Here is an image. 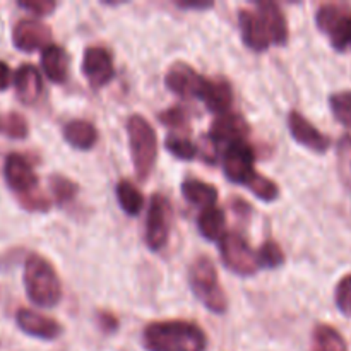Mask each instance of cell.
I'll list each match as a JSON object with an SVG mask.
<instances>
[{"mask_svg":"<svg viewBox=\"0 0 351 351\" xmlns=\"http://www.w3.org/2000/svg\"><path fill=\"white\" fill-rule=\"evenodd\" d=\"M19 7H23L24 10H29L34 16L45 17L50 16L57 9V3L50 2V0H33V2H19Z\"/></svg>","mask_w":351,"mask_h":351,"instance_id":"cell-34","label":"cell"},{"mask_svg":"<svg viewBox=\"0 0 351 351\" xmlns=\"http://www.w3.org/2000/svg\"><path fill=\"white\" fill-rule=\"evenodd\" d=\"M2 132H5L12 139H24L29 129H27L26 119L21 113L12 112L2 120Z\"/></svg>","mask_w":351,"mask_h":351,"instance_id":"cell-31","label":"cell"},{"mask_svg":"<svg viewBox=\"0 0 351 351\" xmlns=\"http://www.w3.org/2000/svg\"><path fill=\"white\" fill-rule=\"evenodd\" d=\"M0 130H2V120H0Z\"/></svg>","mask_w":351,"mask_h":351,"instance_id":"cell-38","label":"cell"},{"mask_svg":"<svg viewBox=\"0 0 351 351\" xmlns=\"http://www.w3.org/2000/svg\"><path fill=\"white\" fill-rule=\"evenodd\" d=\"M165 84L173 95L180 96V98H201L206 77H202L189 64L177 62L168 69L167 75H165Z\"/></svg>","mask_w":351,"mask_h":351,"instance_id":"cell-10","label":"cell"},{"mask_svg":"<svg viewBox=\"0 0 351 351\" xmlns=\"http://www.w3.org/2000/svg\"><path fill=\"white\" fill-rule=\"evenodd\" d=\"M10 77H12V74H10L9 65H7L5 62L0 60V91H5V89L9 88Z\"/></svg>","mask_w":351,"mask_h":351,"instance_id":"cell-35","label":"cell"},{"mask_svg":"<svg viewBox=\"0 0 351 351\" xmlns=\"http://www.w3.org/2000/svg\"><path fill=\"white\" fill-rule=\"evenodd\" d=\"M161 123H165L167 127H171V129H185L187 127V112H185L182 106H171L167 112L160 113L158 115Z\"/></svg>","mask_w":351,"mask_h":351,"instance_id":"cell-33","label":"cell"},{"mask_svg":"<svg viewBox=\"0 0 351 351\" xmlns=\"http://www.w3.org/2000/svg\"><path fill=\"white\" fill-rule=\"evenodd\" d=\"M64 139L74 149L88 151L98 141V130L88 120H71L64 127Z\"/></svg>","mask_w":351,"mask_h":351,"instance_id":"cell-21","label":"cell"},{"mask_svg":"<svg viewBox=\"0 0 351 351\" xmlns=\"http://www.w3.org/2000/svg\"><path fill=\"white\" fill-rule=\"evenodd\" d=\"M245 187H249L250 192H252L254 195H257V197L264 202H273L280 197V187H278L273 180H269L267 177L261 175L259 171L247 182Z\"/></svg>","mask_w":351,"mask_h":351,"instance_id":"cell-27","label":"cell"},{"mask_svg":"<svg viewBox=\"0 0 351 351\" xmlns=\"http://www.w3.org/2000/svg\"><path fill=\"white\" fill-rule=\"evenodd\" d=\"M16 322L23 332L33 336V338L47 339V341L60 338V335L64 332L60 322L43 314H38L31 308H19L16 314Z\"/></svg>","mask_w":351,"mask_h":351,"instance_id":"cell-15","label":"cell"},{"mask_svg":"<svg viewBox=\"0 0 351 351\" xmlns=\"http://www.w3.org/2000/svg\"><path fill=\"white\" fill-rule=\"evenodd\" d=\"M143 345L147 351H206L208 338L191 321H156L143 331Z\"/></svg>","mask_w":351,"mask_h":351,"instance_id":"cell-1","label":"cell"},{"mask_svg":"<svg viewBox=\"0 0 351 351\" xmlns=\"http://www.w3.org/2000/svg\"><path fill=\"white\" fill-rule=\"evenodd\" d=\"M239 24L243 43H245L250 50L264 51L273 45L271 43L269 33H267L266 26H264L263 19H261V16L257 14V10H240Z\"/></svg>","mask_w":351,"mask_h":351,"instance_id":"cell-16","label":"cell"},{"mask_svg":"<svg viewBox=\"0 0 351 351\" xmlns=\"http://www.w3.org/2000/svg\"><path fill=\"white\" fill-rule=\"evenodd\" d=\"M27 298L38 307L51 308L62 300V285L55 267L43 256L31 254L24 264Z\"/></svg>","mask_w":351,"mask_h":351,"instance_id":"cell-2","label":"cell"},{"mask_svg":"<svg viewBox=\"0 0 351 351\" xmlns=\"http://www.w3.org/2000/svg\"><path fill=\"white\" fill-rule=\"evenodd\" d=\"M182 194L187 199L191 204H195L197 208H211L216 206L218 201V191L216 187H213L211 184H206V182L195 180V178H187L182 184Z\"/></svg>","mask_w":351,"mask_h":351,"instance_id":"cell-23","label":"cell"},{"mask_svg":"<svg viewBox=\"0 0 351 351\" xmlns=\"http://www.w3.org/2000/svg\"><path fill=\"white\" fill-rule=\"evenodd\" d=\"M165 147L178 160L189 161L197 156V146L192 143L191 137L180 136V134H168Z\"/></svg>","mask_w":351,"mask_h":351,"instance_id":"cell-26","label":"cell"},{"mask_svg":"<svg viewBox=\"0 0 351 351\" xmlns=\"http://www.w3.org/2000/svg\"><path fill=\"white\" fill-rule=\"evenodd\" d=\"M130 156L139 180H146L153 171L158 158V136L143 115H130L127 120Z\"/></svg>","mask_w":351,"mask_h":351,"instance_id":"cell-4","label":"cell"},{"mask_svg":"<svg viewBox=\"0 0 351 351\" xmlns=\"http://www.w3.org/2000/svg\"><path fill=\"white\" fill-rule=\"evenodd\" d=\"M50 189L58 204H67L77 194V184H74L71 178L60 177V175L50 178Z\"/></svg>","mask_w":351,"mask_h":351,"instance_id":"cell-30","label":"cell"},{"mask_svg":"<svg viewBox=\"0 0 351 351\" xmlns=\"http://www.w3.org/2000/svg\"><path fill=\"white\" fill-rule=\"evenodd\" d=\"M219 252L225 266L239 276H252L259 269L257 252L239 233H225L219 240Z\"/></svg>","mask_w":351,"mask_h":351,"instance_id":"cell-7","label":"cell"},{"mask_svg":"<svg viewBox=\"0 0 351 351\" xmlns=\"http://www.w3.org/2000/svg\"><path fill=\"white\" fill-rule=\"evenodd\" d=\"M41 67L51 82L55 84L65 82L69 75V58L64 48L53 43L45 48L41 53Z\"/></svg>","mask_w":351,"mask_h":351,"instance_id":"cell-20","label":"cell"},{"mask_svg":"<svg viewBox=\"0 0 351 351\" xmlns=\"http://www.w3.org/2000/svg\"><path fill=\"white\" fill-rule=\"evenodd\" d=\"M3 177H5L7 185L17 194L19 201L29 199L33 195L40 194L38 191V177L34 173L29 161L19 153H10L5 158L3 165Z\"/></svg>","mask_w":351,"mask_h":351,"instance_id":"cell-8","label":"cell"},{"mask_svg":"<svg viewBox=\"0 0 351 351\" xmlns=\"http://www.w3.org/2000/svg\"><path fill=\"white\" fill-rule=\"evenodd\" d=\"M336 307L345 317H351V274L341 278L335 291Z\"/></svg>","mask_w":351,"mask_h":351,"instance_id":"cell-32","label":"cell"},{"mask_svg":"<svg viewBox=\"0 0 351 351\" xmlns=\"http://www.w3.org/2000/svg\"><path fill=\"white\" fill-rule=\"evenodd\" d=\"M250 132V127L247 120L240 113L228 112L218 115V119L213 122L209 129V139L215 144H235L247 139Z\"/></svg>","mask_w":351,"mask_h":351,"instance_id":"cell-14","label":"cell"},{"mask_svg":"<svg viewBox=\"0 0 351 351\" xmlns=\"http://www.w3.org/2000/svg\"><path fill=\"white\" fill-rule=\"evenodd\" d=\"M329 106H331L335 119L341 125L351 129V91L335 93L329 96Z\"/></svg>","mask_w":351,"mask_h":351,"instance_id":"cell-29","label":"cell"},{"mask_svg":"<svg viewBox=\"0 0 351 351\" xmlns=\"http://www.w3.org/2000/svg\"><path fill=\"white\" fill-rule=\"evenodd\" d=\"M315 24L338 51L351 48V5L324 3L315 14Z\"/></svg>","mask_w":351,"mask_h":351,"instance_id":"cell-5","label":"cell"},{"mask_svg":"<svg viewBox=\"0 0 351 351\" xmlns=\"http://www.w3.org/2000/svg\"><path fill=\"white\" fill-rule=\"evenodd\" d=\"M177 7L180 9H211L213 2H177Z\"/></svg>","mask_w":351,"mask_h":351,"instance_id":"cell-37","label":"cell"},{"mask_svg":"<svg viewBox=\"0 0 351 351\" xmlns=\"http://www.w3.org/2000/svg\"><path fill=\"white\" fill-rule=\"evenodd\" d=\"M257 14L263 19L267 33H269L271 43L283 47L288 41V21L281 7L274 2H259L256 5Z\"/></svg>","mask_w":351,"mask_h":351,"instance_id":"cell-18","label":"cell"},{"mask_svg":"<svg viewBox=\"0 0 351 351\" xmlns=\"http://www.w3.org/2000/svg\"><path fill=\"white\" fill-rule=\"evenodd\" d=\"M51 40H53L51 29L38 19L17 21L12 29L14 47L21 51L45 50L50 47Z\"/></svg>","mask_w":351,"mask_h":351,"instance_id":"cell-11","label":"cell"},{"mask_svg":"<svg viewBox=\"0 0 351 351\" xmlns=\"http://www.w3.org/2000/svg\"><path fill=\"white\" fill-rule=\"evenodd\" d=\"M288 127H290L293 139L314 153H326L331 147V139L322 134L317 127L312 125L311 120L305 119L297 110L290 112L288 115Z\"/></svg>","mask_w":351,"mask_h":351,"instance_id":"cell-13","label":"cell"},{"mask_svg":"<svg viewBox=\"0 0 351 351\" xmlns=\"http://www.w3.org/2000/svg\"><path fill=\"white\" fill-rule=\"evenodd\" d=\"M254 161H256V153L247 141L230 144L223 154V171L230 182L245 185L257 173Z\"/></svg>","mask_w":351,"mask_h":351,"instance_id":"cell-9","label":"cell"},{"mask_svg":"<svg viewBox=\"0 0 351 351\" xmlns=\"http://www.w3.org/2000/svg\"><path fill=\"white\" fill-rule=\"evenodd\" d=\"M257 261H259V267L276 269L285 264V252L274 240H266L257 250Z\"/></svg>","mask_w":351,"mask_h":351,"instance_id":"cell-28","label":"cell"},{"mask_svg":"<svg viewBox=\"0 0 351 351\" xmlns=\"http://www.w3.org/2000/svg\"><path fill=\"white\" fill-rule=\"evenodd\" d=\"M14 88H16L17 98L26 105H33L43 91V82L38 69L31 64H24L17 69L14 75Z\"/></svg>","mask_w":351,"mask_h":351,"instance_id":"cell-19","label":"cell"},{"mask_svg":"<svg viewBox=\"0 0 351 351\" xmlns=\"http://www.w3.org/2000/svg\"><path fill=\"white\" fill-rule=\"evenodd\" d=\"M117 201L123 213L129 216H137L141 209L144 208V195L141 194L139 189L129 180H120L115 187Z\"/></svg>","mask_w":351,"mask_h":351,"instance_id":"cell-25","label":"cell"},{"mask_svg":"<svg viewBox=\"0 0 351 351\" xmlns=\"http://www.w3.org/2000/svg\"><path fill=\"white\" fill-rule=\"evenodd\" d=\"M197 226L201 235L204 237L206 240H211V242H216V240H221L223 235H225L226 230V216L223 209H219L218 206H211V208L202 209L201 215L197 218Z\"/></svg>","mask_w":351,"mask_h":351,"instance_id":"cell-22","label":"cell"},{"mask_svg":"<svg viewBox=\"0 0 351 351\" xmlns=\"http://www.w3.org/2000/svg\"><path fill=\"white\" fill-rule=\"evenodd\" d=\"M171 219H173V209L170 201L163 194H154L147 206L146 232H144L146 245L154 252L167 247L171 232Z\"/></svg>","mask_w":351,"mask_h":351,"instance_id":"cell-6","label":"cell"},{"mask_svg":"<svg viewBox=\"0 0 351 351\" xmlns=\"http://www.w3.org/2000/svg\"><path fill=\"white\" fill-rule=\"evenodd\" d=\"M99 321H101L99 324H101L105 331H115L117 326H119V322H117V319L112 314H99Z\"/></svg>","mask_w":351,"mask_h":351,"instance_id":"cell-36","label":"cell"},{"mask_svg":"<svg viewBox=\"0 0 351 351\" xmlns=\"http://www.w3.org/2000/svg\"><path fill=\"white\" fill-rule=\"evenodd\" d=\"M82 74L95 89L108 84L115 75L112 53L103 47L86 48L84 58H82Z\"/></svg>","mask_w":351,"mask_h":351,"instance_id":"cell-12","label":"cell"},{"mask_svg":"<svg viewBox=\"0 0 351 351\" xmlns=\"http://www.w3.org/2000/svg\"><path fill=\"white\" fill-rule=\"evenodd\" d=\"M312 351H348V345L338 329L319 324L312 335Z\"/></svg>","mask_w":351,"mask_h":351,"instance_id":"cell-24","label":"cell"},{"mask_svg":"<svg viewBox=\"0 0 351 351\" xmlns=\"http://www.w3.org/2000/svg\"><path fill=\"white\" fill-rule=\"evenodd\" d=\"M189 285L192 288V293L208 311L215 314H225L228 311V298L219 283L218 271L208 256L197 257L192 263L189 269Z\"/></svg>","mask_w":351,"mask_h":351,"instance_id":"cell-3","label":"cell"},{"mask_svg":"<svg viewBox=\"0 0 351 351\" xmlns=\"http://www.w3.org/2000/svg\"><path fill=\"white\" fill-rule=\"evenodd\" d=\"M201 99L209 112L223 113L232 112L233 106V89L226 79H206V84L202 88Z\"/></svg>","mask_w":351,"mask_h":351,"instance_id":"cell-17","label":"cell"}]
</instances>
